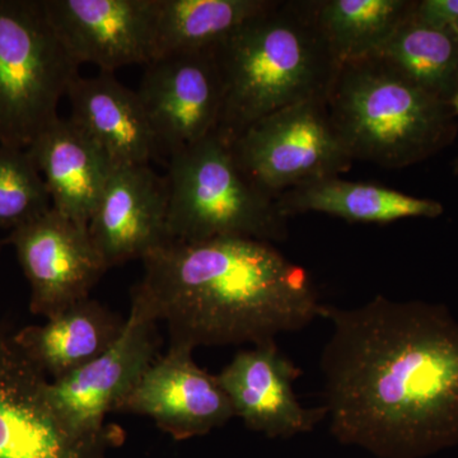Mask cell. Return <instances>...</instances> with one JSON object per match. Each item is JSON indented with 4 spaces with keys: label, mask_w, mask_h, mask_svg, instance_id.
<instances>
[{
    "label": "cell",
    "mask_w": 458,
    "mask_h": 458,
    "mask_svg": "<svg viewBox=\"0 0 458 458\" xmlns=\"http://www.w3.org/2000/svg\"><path fill=\"white\" fill-rule=\"evenodd\" d=\"M321 357L331 434L378 458H424L458 445V321L447 307L377 295L324 304Z\"/></svg>",
    "instance_id": "6da1fadb"
},
{
    "label": "cell",
    "mask_w": 458,
    "mask_h": 458,
    "mask_svg": "<svg viewBox=\"0 0 458 458\" xmlns=\"http://www.w3.org/2000/svg\"><path fill=\"white\" fill-rule=\"evenodd\" d=\"M141 261L132 297L165 322L170 346L259 345L321 318L309 271L265 241H172Z\"/></svg>",
    "instance_id": "7a4b0ae2"
},
{
    "label": "cell",
    "mask_w": 458,
    "mask_h": 458,
    "mask_svg": "<svg viewBox=\"0 0 458 458\" xmlns=\"http://www.w3.org/2000/svg\"><path fill=\"white\" fill-rule=\"evenodd\" d=\"M212 50L223 89L216 132L228 144L267 114L327 98L340 65L316 0H271Z\"/></svg>",
    "instance_id": "3957f363"
},
{
    "label": "cell",
    "mask_w": 458,
    "mask_h": 458,
    "mask_svg": "<svg viewBox=\"0 0 458 458\" xmlns=\"http://www.w3.org/2000/svg\"><path fill=\"white\" fill-rule=\"evenodd\" d=\"M327 105L352 162L399 170L430 158L456 137L451 104L377 55L340 64Z\"/></svg>",
    "instance_id": "277c9868"
},
{
    "label": "cell",
    "mask_w": 458,
    "mask_h": 458,
    "mask_svg": "<svg viewBox=\"0 0 458 458\" xmlns=\"http://www.w3.org/2000/svg\"><path fill=\"white\" fill-rule=\"evenodd\" d=\"M165 181L170 242L246 237L273 243L288 238L289 218L276 199L241 171L216 131L170 156Z\"/></svg>",
    "instance_id": "5b68a950"
},
{
    "label": "cell",
    "mask_w": 458,
    "mask_h": 458,
    "mask_svg": "<svg viewBox=\"0 0 458 458\" xmlns=\"http://www.w3.org/2000/svg\"><path fill=\"white\" fill-rule=\"evenodd\" d=\"M80 64L44 0H0V144L27 149L54 120Z\"/></svg>",
    "instance_id": "8992f818"
},
{
    "label": "cell",
    "mask_w": 458,
    "mask_h": 458,
    "mask_svg": "<svg viewBox=\"0 0 458 458\" xmlns=\"http://www.w3.org/2000/svg\"><path fill=\"white\" fill-rule=\"evenodd\" d=\"M229 147L241 171L276 199L303 183L340 176L352 165L331 125L327 98L267 114Z\"/></svg>",
    "instance_id": "52a82bcc"
},
{
    "label": "cell",
    "mask_w": 458,
    "mask_h": 458,
    "mask_svg": "<svg viewBox=\"0 0 458 458\" xmlns=\"http://www.w3.org/2000/svg\"><path fill=\"white\" fill-rule=\"evenodd\" d=\"M49 384L13 333L0 327V458H106L107 445L120 434L75 430L54 405Z\"/></svg>",
    "instance_id": "ba28073f"
},
{
    "label": "cell",
    "mask_w": 458,
    "mask_h": 458,
    "mask_svg": "<svg viewBox=\"0 0 458 458\" xmlns=\"http://www.w3.org/2000/svg\"><path fill=\"white\" fill-rule=\"evenodd\" d=\"M157 319L146 304L131 298V313L116 342L72 375L50 381V397L66 423L87 436L114 434L105 418L123 401L157 360Z\"/></svg>",
    "instance_id": "9c48e42d"
},
{
    "label": "cell",
    "mask_w": 458,
    "mask_h": 458,
    "mask_svg": "<svg viewBox=\"0 0 458 458\" xmlns=\"http://www.w3.org/2000/svg\"><path fill=\"white\" fill-rule=\"evenodd\" d=\"M31 286L33 315L53 318L89 298L90 289L108 270L90 237L89 225L51 208L11 231L7 238Z\"/></svg>",
    "instance_id": "30bf717a"
},
{
    "label": "cell",
    "mask_w": 458,
    "mask_h": 458,
    "mask_svg": "<svg viewBox=\"0 0 458 458\" xmlns=\"http://www.w3.org/2000/svg\"><path fill=\"white\" fill-rule=\"evenodd\" d=\"M137 93L157 152L172 156L216 131L223 89L213 50L157 57L146 65Z\"/></svg>",
    "instance_id": "8fae6325"
},
{
    "label": "cell",
    "mask_w": 458,
    "mask_h": 458,
    "mask_svg": "<svg viewBox=\"0 0 458 458\" xmlns=\"http://www.w3.org/2000/svg\"><path fill=\"white\" fill-rule=\"evenodd\" d=\"M60 40L78 64L114 73L155 59L156 0H44Z\"/></svg>",
    "instance_id": "7c38bea8"
},
{
    "label": "cell",
    "mask_w": 458,
    "mask_h": 458,
    "mask_svg": "<svg viewBox=\"0 0 458 458\" xmlns=\"http://www.w3.org/2000/svg\"><path fill=\"white\" fill-rule=\"evenodd\" d=\"M302 370L269 340L234 355L219 375V385L234 417L270 438L310 433L327 418V410L304 408L293 388Z\"/></svg>",
    "instance_id": "4fadbf2b"
},
{
    "label": "cell",
    "mask_w": 458,
    "mask_h": 458,
    "mask_svg": "<svg viewBox=\"0 0 458 458\" xmlns=\"http://www.w3.org/2000/svg\"><path fill=\"white\" fill-rule=\"evenodd\" d=\"M119 412L153 419L179 441L205 436L234 417L216 376L195 363L192 351L179 346L155 360Z\"/></svg>",
    "instance_id": "5bb4252c"
},
{
    "label": "cell",
    "mask_w": 458,
    "mask_h": 458,
    "mask_svg": "<svg viewBox=\"0 0 458 458\" xmlns=\"http://www.w3.org/2000/svg\"><path fill=\"white\" fill-rule=\"evenodd\" d=\"M165 177L149 165H114L89 223L108 269L144 258L170 242Z\"/></svg>",
    "instance_id": "9a60e30c"
},
{
    "label": "cell",
    "mask_w": 458,
    "mask_h": 458,
    "mask_svg": "<svg viewBox=\"0 0 458 458\" xmlns=\"http://www.w3.org/2000/svg\"><path fill=\"white\" fill-rule=\"evenodd\" d=\"M54 209L89 225L114 165L71 119H57L27 148Z\"/></svg>",
    "instance_id": "2e32d148"
},
{
    "label": "cell",
    "mask_w": 458,
    "mask_h": 458,
    "mask_svg": "<svg viewBox=\"0 0 458 458\" xmlns=\"http://www.w3.org/2000/svg\"><path fill=\"white\" fill-rule=\"evenodd\" d=\"M69 119L89 134L114 165H149L156 156L155 135L137 90L120 83L114 73L78 75L69 86Z\"/></svg>",
    "instance_id": "e0dca14e"
},
{
    "label": "cell",
    "mask_w": 458,
    "mask_h": 458,
    "mask_svg": "<svg viewBox=\"0 0 458 458\" xmlns=\"http://www.w3.org/2000/svg\"><path fill=\"white\" fill-rule=\"evenodd\" d=\"M123 327L125 319L86 298L47 318L45 324L21 328L13 337L27 360L49 381H56L107 351Z\"/></svg>",
    "instance_id": "ac0fdd59"
},
{
    "label": "cell",
    "mask_w": 458,
    "mask_h": 458,
    "mask_svg": "<svg viewBox=\"0 0 458 458\" xmlns=\"http://www.w3.org/2000/svg\"><path fill=\"white\" fill-rule=\"evenodd\" d=\"M286 218L304 213H322L344 221L387 225L406 218H438L445 208L432 199L411 197L372 183L352 182L339 176L303 183L276 199Z\"/></svg>",
    "instance_id": "d6986e66"
},
{
    "label": "cell",
    "mask_w": 458,
    "mask_h": 458,
    "mask_svg": "<svg viewBox=\"0 0 458 458\" xmlns=\"http://www.w3.org/2000/svg\"><path fill=\"white\" fill-rule=\"evenodd\" d=\"M271 0H156L155 59L212 50ZM153 59V60H155Z\"/></svg>",
    "instance_id": "ffe728a7"
},
{
    "label": "cell",
    "mask_w": 458,
    "mask_h": 458,
    "mask_svg": "<svg viewBox=\"0 0 458 458\" xmlns=\"http://www.w3.org/2000/svg\"><path fill=\"white\" fill-rule=\"evenodd\" d=\"M415 7V5H414ZM414 11V9H412ZM434 98L451 104L458 89V32L410 13L376 54Z\"/></svg>",
    "instance_id": "44dd1931"
},
{
    "label": "cell",
    "mask_w": 458,
    "mask_h": 458,
    "mask_svg": "<svg viewBox=\"0 0 458 458\" xmlns=\"http://www.w3.org/2000/svg\"><path fill=\"white\" fill-rule=\"evenodd\" d=\"M415 0H316L318 25L339 64L384 47L414 9Z\"/></svg>",
    "instance_id": "7402d4cb"
},
{
    "label": "cell",
    "mask_w": 458,
    "mask_h": 458,
    "mask_svg": "<svg viewBox=\"0 0 458 458\" xmlns=\"http://www.w3.org/2000/svg\"><path fill=\"white\" fill-rule=\"evenodd\" d=\"M53 208L27 149L0 144V229H16Z\"/></svg>",
    "instance_id": "603a6c76"
},
{
    "label": "cell",
    "mask_w": 458,
    "mask_h": 458,
    "mask_svg": "<svg viewBox=\"0 0 458 458\" xmlns=\"http://www.w3.org/2000/svg\"><path fill=\"white\" fill-rule=\"evenodd\" d=\"M412 14L428 26L442 30H456L458 0H420V2H415Z\"/></svg>",
    "instance_id": "cb8c5ba5"
},
{
    "label": "cell",
    "mask_w": 458,
    "mask_h": 458,
    "mask_svg": "<svg viewBox=\"0 0 458 458\" xmlns=\"http://www.w3.org/2000/svg\"><path fill=\"white\" fill-rule=\"evenodd\" d=\"M451 106H452V108H454V114H456V116H458V89H457L456 95H454V98H452Z\"/></svg>",
    "instance_id": "d4e9b609"
},
{
    "label": "cell",
    "mask_w": 458,
    "mask_h": 458,
    "mask_svg": "<svg viewBox=\"0 0 458 458\" xmlns=\"http://www.w3.org/2000/svg\"><path fill=\"white\" fill-rule=\"evenodd\" d=\"M454 172H456V174H458V158L456 164H454Z\"/></svg>",
    "instance_id": "484cf974"
}]
</instances>
